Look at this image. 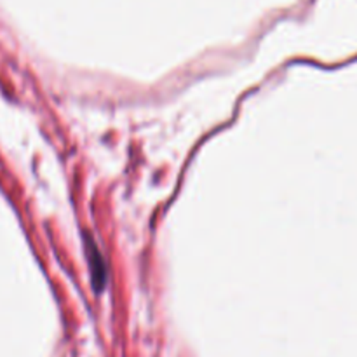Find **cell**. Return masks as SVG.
<instances>
[]
</instances>
